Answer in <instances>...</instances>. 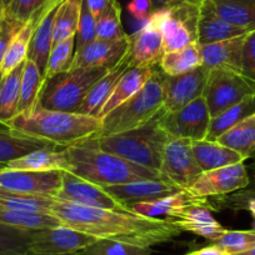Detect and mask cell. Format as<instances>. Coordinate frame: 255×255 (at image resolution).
Masks as SVG:
<instances>
[{"mask_svg":"<svg viewBox=\"0 0 255 255\" xmlns=\"http://www.w3.org/2000/svg\"><path fill=\"white\" fill-rule=\"evenodd\" d=\"M50 214L59 218L65 227L97 239L114 240L138 247L151 248L163 244L183 233L169 219L148 218L123 210L59 203L56 200Z\"/></svg>","mask_w":255,"mask_h":255,"instance_id":"obj_1","label":"cell"},{"mask_svg":"<svg viewBox=\"0 0 255 255\" xmlns=\"http://www.w3.org/2000/svg\"><path fill=\"white\" fill-rule=\"evenodd\" d=\"M10 1H11V0H1V3L4 4V6H5V9H6V6H8L9 4H10Z\"/></svg>","mask_w":255,"mask_h":255,"instance_id":"obj_56","label":"cell"},{"mask_svg":"<svg viewBox=\"0 0 255 255\" xmlns=\"http://www.w3.org/2000/svg\"><path fill=\"white\" fill-rule=\"evenodd\" d=\"M169 1H170V0H151V3H153L154 5V10L161 8V6H164L166 3H169Z\"/></svg>","mask_w":255,"mask_h":255,"instance_id":"obj_53","label":"cell"},{"mask_svg":"<svg viewBox=\"0 0 255 255\" xmlns=\"http://www.w3.org/2000/svg\"><path fill=\"white\" fill-rule=\"evenodd\" d=\"M95 39H97V19L89 10L87 3L83 0L79 26L75 34V51L80 50Z\"/></svg>","mask_w":255,"mask_h":255,"instance_id":"obj_44","label":"cell"},{"mask_svg":"<svg viewBox=\"0 0 255 255\" xmlns=\"http://www.w3.org/2000/svg\"><path fill=\"white\" fill-rule=\"evenodd\" d=\"M160 173L183 190H188L198 178L202 175L197 159H195L191 140L189 139L170 138L164 148Z\"/></svg>","mask_w":255,"mask_h":255,"instance_id":"obj_10","label":"cell"},{"mask_svg":"<svg viewBox=\"0 0 255 255\" xmlns=\"http://www.w3.org/2000/svg\"><path fill=\"white\" fill-rule=\"evenodd\" d=\"M194 255H229L225 250H223L222 248H219L218 245L212 244L209 247H205L203 249L195 250Z\"/></svg>","mask_w":255,"mask_h":255,"instance_id":"obj_50","label":"cell"},{"mask_svg":"<svg viewBox=\"0 0 255 255\" xmlns=\"http://www.w3.org/2000/svg\"><path fill=\"white\" fill-rule=\"evenodd\" d=\"M75 54V36L53 45L46 65L45 79L55 77L70 69Z\"/></svg>","mask_w":255,"mask_h":255,"instance_id":"obj_39","label":"cell"},{"mask_svg":"<svg viewBox=\"0 0 255 255\" xmlns=\"http://www.w3.org/2000/svg\"><path fill=\"white\" fill-rule=\"evenodd\" d=\"M61 3L51 6L39 19V21L35 25V29L33 31V35H31L30 44H29L28 56H26V59H30L31 61H34L38 65L39 70H40L44 77H45L46 65H48V59L49 55H50V50L53 48L54 18H55L56 10H58L59 5Z\"/></svg>","mask_w":255,"mask_h":255,"instance_id":"obj_24","label":"cell"},{"mask_svg":"<svg viewBox=\"0 0 255 255\" xmlns=\"http://www.w3.org/2000/svg\"><path fill=\"white\" fill-rule=\"evenodd\" d=\"M203 0H170L150 15L163 36L164 53L198 43V20Z\"/></svg>","mask_w":255,"mask_h":255,"instance_id":"obj_7","label":"cell"},{"mask_svg":"<svg viewBox=\"0 0 255 255\" xmlns=\"http://www.w3.org/2000/svg\"><path fill=\"white\" fill-rule=\"evenodd\" d=\"M45 78L39 70L38 65L30 59H25L20 83L18 114L33 110L38 105L39 95L43 89Z\"/></svg>","mask_w":255,"mask_h":255,"instance_id":"obj_35","label":"cell"},{"mask_svg":"<svg viewBox=\"0 0 255 255\" xmlns=\"http://www.w3.org/2000/svg\"><path fill=\"white\" fill-rule=\"evenodd\" d=\"M54 204H55L54 198L18 194V193H10V191L0 189V208H4V209L50 214Z\"/></svg>","mask_w":255,"mask_h":255,"instance_id":"obj_37","label":"cell"},{"mask_svg":"<svg viewBox=\"0 0 255 255\" xmlns=\"http://www.w3.org/2000/svg\"><path fill=\"white\" fill-rule=\"evenodd\" d=\"M1 20H3V18H1V19H0V24H1Z\"/></svg>","mask_w":255,"mask_h":255,"instance_id":"obj_60","label":"cell"},{"mask_svg":"<svg viewBox=\"0 0 255 255\" xmlns=\"http://www.w3.org/2000/svg\"><path fill=\"white\" fill-rule=\"evenodd\" d=\"M213 244L218 245L229 255L245 252L255 244V230H227Z\"/></svg>","mask_w":255,"mask_h":255,"instance_id":"obj_42","label":"cell"},{"mask_svg":"<svg viewBox=\"0 0 255 255\" xmlns=\"http://www.w3.org/2000/svg\"><path fill=\"white\" fill-rule=\"evenodd\" d=\"M249 200H255V188H245L234 191L230 194L213 197V204L219 208H227L233 210H242L243 207Z\"/></svg>","mask_w":255,"mask_h":255,"instance_id":"obj_45","label":"cell"},{"mask_svg":"<svg viewBox=\"0 0 255 255\" xmlns=\"http://www.w3.org/2000/svg\"><path fill=\"white\" fill-rule=\"evenodd\" d=\"M127 8L129 14L139 21H146L154 11L151 0H130Z\"/></svg>","mask_w":255,"mask_h":255,"instance_id":"obj_48","label":"cell"},{"mask_svg":"<svg viewBox=\"0 0 255 255\" xmlns=\"http://www.w3.org/2000/svg\"><path fill=\"white\" fill-rule=\"evenodd\" d=\"M128 58L130 68L158 67L164 55L163 36L153 20L148 19L138 31L129 35Z\"/></svg>","mask_w":255,"mask_h":255,"instance_id":"obj_18","label":"cell"},{"mask_svg":"<svg viewBox=\"0 0 255 255\" xmlns=\"http://www.w3.org/2000/svg\"><path fill=\"white\" fill-rule=\"evenodd\" d=\"M161 112L145 125L133 130L93 139L108 153L122 156L138 165L160 171L164 148L170 139L160 124Z\"/></svg>","mask_w":255,"mask_h":255,"instance_id":"obj_4","label":"cell"},{"mask_svg":"<svg viewBox=\"0 0 255 255\" xmlns=\"http://www.w3.org/2000/svg\"><path fill=\"white\" fill-rule=\"evenodd\" d=\"M107 72L105 68H78L45 79L38 105L43 109L78 113L93 85Z\"/></svg>","mask_w":255,"mask_h":255,"instance_id":"obj_6","label":"cell"},{"mask_svg":"<svg viewBox=\"0 0 255 255\" xmlns=\"http://www.w3.org/2000/svg\"><path fill=\"white\" fill-rule=\"evenodd\" d=\"M191 148L203 171L214 170L223 166L243 163L245 160L239 153L217 140H194L191 141Z\"/></svg>","mask_w":255,"mask_h":255,"instance_id":"obj_27","label":"cell"},{"mask_svg":"<svg viewBox=\"0 0 255 255\" xmlns=\"http://www.w3.org/2000/svg\"><path fill=\"white\" fill-rule=\"evenodd\" d=\"M64 153L67 158L65 171L100 186L164 178L160 171L138 165L103 150L93 138L64 148Z\"/></svg>","mask_w":255,"mask_h":255,"instance_id":"obj_2","label":"cell"},{"mask_svg":"<svg viewBox=\"0 0 255 255\" xmlns=\"http://www.w3.org/2000/svg\"><path fill=\"white\" fill-rule=\"evenodd\" d=\"M54 199L59 203H70L83 207L128 212L103 186L90 183L65 170H63L61 188Z\"/></svg>","mask_w":255,"mask_h":255,"instance_id":"obj_13","label":"cell"},{"mask_svg":"<svg viewBox=\"0 0 255 255\" xmlns=\"http://www.w3.org/2000/svg\"><path fill=\"white\" fill-rule=\"evenodd\" d=\"M217 141L239 153L245 160L255 159V114L230 128Z\"/></svg>","mask_w":255,"mask_h":255,"instance_id":"obj_29","label":"cell"},{"mask_svg":"<svg viewBox=\"0 0 255 255\" xmlns=\"http://www.w3.org/2000/svg\"><path fill=\"white\" fill-rule=\"evenodd\" d=\"M218 15L233 25L255 29V0H210Z\"/></svg>","mask_w":255,"mask_h":255,"instance_id":"obj_30","label":"cell"},{"mask_svg":"<svg viewBox=\"0 0 255 255\" xmlns=\"http://www.w3.org/2000/svg\"><path fill=\"white\" fill-rule=\"evenodd\" d=\"M5 125L68 148L97 135L102 129V119L80 113L43 109L36 105L30 112L16 114Z\"/></svg>","mask_w":255,"mask_h":255,"instance_id":"obj_3","label":"cell"},{"mask_svg":"<svg viewBox=\"0 0 255 255\" xmlns=\"http://www.w3.org/2000/svg\"><path fill=\"white\" fill-rule=\"evenodd\" d=\"M154 68H129V69L123 74V77L120 78L117 87L113 90L112 95L108 98L104 107L100 110L98 118H99V119H103V118L107 117L110 112L117 109L119 105H122L123 103H125L127 100L130 99L131 97H134V95L145 85V83L148 82L149 78L151 77Z\"/></svg>","mask_w":255,"mask_h":255,"instance_id":"obj_25","label":"cell"},{"mask_svg":"<svg viewBox=\"0 0 255 255\" xmlns=\"http://www.w3.org/2000/svg\"><path fill=\"white\" fill-rule=\"evenodd\" d=\"M255 94V83L242 73L229 69H210L203 98L215 118L249 95Z\"/></svg>","mask_w":255,"mask_h":255,"instance_id":"obj_8","label":"cell"},{"mask_svg":"<svg viewBox=\"0 0 255 255\" xmlns=\"http://www.w3.org/2000/svg\"><path fill=\"white\" fill-rule=\"evenodd\" d=\"M249 183L250 179L247 165L243 161L214 170L203 171L202 175L188 190L197 197L208 199L242 190L249 186Z\"/></svg>","mask_w":255,"mask_h":255,"instance_id":"obj_14","label":"cell"},{"mask_svg":"<svg viewBox=\"0 0 255 255\" xmlns=\"http://www.w3.org/2000/svg\"><path fill=\"white\" fill-rule=\"evenodd\" d=\"M235 255H255V244L253 245L252 248H249L248 250H245V252L239 253V254H235Z\"/></svg>","mask_w":255,"mask_h":255,"instance_id":"obj_54","label":"cell"},{"mask_svg":"<svg viewBox=\"0 0 255 255\" xmlns=\"http://www.w3.org/2000/svg\"><path fill=\"white\" fill-rule=\"evenodd\" d=\"M243 209L249 210V212L252 213L253 217L255 218V200H249V202L245 203L244 207H243Z\"/></svg>","mask_w":255,"mask_h":255,"instance_id":"obj_52","label":"cell"},{"mask_svg":"<svg viewBox=\"0 0 255 255\" xmlns=\"http://www.w3.org/2000/svg\"><path fill=\"white\" fill-rule=\"evenodd\" d=\"M24 63L0 80V124H6L18 114Z\"/></svg>","mask_w":255,"mask_h":255,"instance_id":"obj_33","label":"cell"},{"mask_svg":"<svg viewBox=\"0 0 255 255\" xmlns=\"http://www.w3.org/2000/svg\"><path fill=\"white\" fill-rule=\"evenodd\" d=\"M208 75L209 69L204 65L175 77L164 74V112H175L203 97Z\"/></svg>","mask_w":255,"mask_h":255,"instance_id":"obj_15","label":"cell"},{"mask_svg":"<svg viewBox=\"0 0 255 255\" xmlns=\"http://www.w3.org/2000/svg\"><path fill=\"white\" fill-rule=\"evenodd\" d=\"M194 207H209V202L207 198L197 197L189 190H180L160 199L136 203L129 208V212L148 218L166 217V219L173 220L181 213Z\"/></svg>","mask_w":255,"mask_h":255,"instance_id":"obj_19","label":"cell"},{"mask_svg":"<svg viewBox=\"0 0 255 255\" xmlns=\"http://www.w3.org/2000/svg\"><path fill=\"white\" fill-rule=\"evenodd\" d=\"M55 0H11L4 15L20 24H26L40 11L45 10Z\"/></svg>","mask_w":255,"mask_h":255,"instance_id":"obj_43","label":"cell"},{"mask_svg":"<svg viewBox=\"0 0 255 255\" xmlns=\"http://www.w3.org/2000/svg\"><path fill=\"white\" fill-rule=\"evenodd\" d=\"M249 31L240 26L233 25L218 15L210 0H203L198 20V44L215 43L235 36L245 35Z\"/></svg>","mask_w":255,"mask_h":255,"instance_id":"obj_22","label":"cell"},{"mask_svg":"<svg viewBox=\"0 0 255 255\" xmlns=\"http://www.w3.org/2000/svg\"><path fill=\"white\" fill-rule=\"evenodd\" d=\"M63 170L28 171L0 168V189L10 193L55 198L61 188Z\"/></svg>","mask_w":255,"mask_h":255,"instance_id":"obj_11","label":"cell"},{"mask_svg":"<svg viewBox=\"0 0 255 255\" xmlns=\"http://www.w3.org/2000/svg\"><path fill=\"white\" fill-rule=\"evenodd\" d=\"M242 74L255 83V29L244 38L242 56Z\"/></svg>","mask_w":255,"mask_h":255,"instance_id":"obj_46","label":"cell"},{"mask_svg":"<svg viewBox=\"0 0 255 255\" xmlns=\"http://www.w3.org/2000/svg\"><path fill=\"white\" fill-rule=\"evenodd\" d=\"M163 80L164 73L158 65L153 69V74L145 85L134 97L103 118L102 129L93 138H103L133 130L150 122L163 109Z\"/></svg>","mask_w":255,"mask_h":255,"instance_id":"obj_5","label":"cell"},{"mask_svg":"<svg viewBox=\"0 0 255 255\" xmlns=\"http://www.w3.org/2000/svg\"><path fill=\"white\" fill-rule=\"evenodd\" d=\"M0 224H6L25 230L49 229V228L64 225L61 220L54 217L53 214L18 212V210L4 209V208H0Z\"/></svg>","mask_w":255,"mask_h":255,"instance_id":"obj_36","label":"cell"},{"mask_svg":"<svg viewBox=\"0 0 255 255\" xmlns=\"http://www.w3.org/2000/svg\"><path fill=\"white\" fill-rule=\"evenodd\" d=\"M210 117L204 98L200 97L194 102L175 112L165 113L160 115V124L170 138L189 139V140H204L209 131Z\"/></svg>","mask_w":255,"mask_h":255,"instance_id":"obj_9","label":"cell"},{"mask_svg":"<svg viewBox=\"0 0 255 255\" xmlns=\"http://www.w3.org/2000/svg\"><path fill=\"white\" fill-rule=\"evenodd\" d=\"M127 36L122 25V8L119 1H114L97 19V38L117 40Z\"/></svg>","mask_w":255,"mask_h":255,"instance_id":"obj_40","label":"cell"},{"mask_svg":"<svg viewBox=\"0 0 255 255\" xmlns=\"http://www.w3.org/2000/svg\"><path fill=\"white\" fill-rule=\"evenodd\" d=\"M28 255H38V254H31V253H29ZM64 255H80V253H75V254H64Z\"/></svg>","mask_w":255,"mask_h":255,"instance_id":"obj_57","label":"cell"},{"mask_svg":"<svg viewBox=\"0 0 255 255\" xmlns=\"http://www.w3.org/2000/svg\"><path fill=\"white\" fill-rule=\"evenodd\" d=\"M130 39L129 35L117 40L97 38L75 51L70 69L78 68H105L112 69L124 59L129 51Z\"/></svg>","mask_w":255,"mask_h":255,"instance_id":"obj_17","label":"cell"},{"mask_svg":"<svg viewBox=\"0 0 255 255\" xmlns=\"http://www.w3.org/2000/svg\"><path fill=\"white\" fill-rule=\"evenodd\" d=\"M4 166L14 170L28 171H51V170H67V158L64 149L51 150L41 149L33 151L15 160L9 161Z\"/></svg>","mask_w":255,"mask_h":255,"instance_id":"obj_28","label":"cell"},{"mask_svg":"<svg viewBox=\"0 0 255 255\" xmlns=\"http://www.w3.org/2000/svg\"><path fill=\"white\" fill-rule=\"evenodd\" d=\"M129 68H130V63H129V58H128L127 54V55L124 56V59H123L118 65H115L114 68L108 70V72L105 73V75H103V77L93 85V88L89 90L87 97H85L84 102L80 105L78 113L98 118L100 110L104 107L108 98L112 95L113 90L115 89L120 78L123 77V74H124Z\"/></svg>","mask_w":255,"mask_h":255,"instance_id":"obj_23","label":"cell"},{"mask_svg":"<svg viewBox=\"0 0 255 255\" xmlns=\"http://www.w3.org/2000/svg\"><path fill=\"white\" fill-rule=\"evenodd\" d=\"M151 248L125 244L108 239H98L83 250L80 255H151Z\"/></svg>","mask_w":255,"mask_h":255,"instance_id":"obj_41","label":"cell"},{"mask_svg":"<svg viewBox=\"0 0 255 255\" xmlns=\"http://www.w3.org/2000/svg\"><path fill=\"white\" fill-rule=\"evenodd\" d=\"M1 78H3V75H1V73H0V80H1Z\"/></svg>","mask_w":255,"mask_h":255,"instance_id":"obj_59","label":"cell"},{"mask_svg":"<svg viewBox=\"0 0 255 255\" xmlns=\"http://www.w3.org/2000/svg\"><path fill=\"white\" fill-rule=\"evenodd\" d=\"M253 114H255V94L249 95L238 104L233 105L232 108L223 112L222 114L212 118L207 140H217L225 131L229 130L230 128Z\"/></svg>","mask_w":255,"mask_h":255,"instance_id":"obj_32","label":"cell"},{"mask_svg":"<svg viewBox=\"0 0 255 255\" xmlns=\"http://www.w3.org/2000/svg\"><path fill=\"white\" fill-rule=\"evenodd\" d=\"M103 188L128 212H129V208L136 203L160 199V198L169 197V195L183 190L165 178L136 180L130 181V183L118 184V185L103 186Z\"/></svg>","mask_w":255,"mask_h":255,"instance_id":"obj_16","label":"cell"},{"mask_svg":"<svg viewBox=\"0 0 255 255\" xmlns=\"http://www.w3.org/2000/svg\"><path fill=\"white\" fill-rule=\"evenodd\" d=\"M184 255H194V252H191V253H186V254Z\"/></svg>","mask_w":255,"mask_h":255,"instance_id":"obj_58","label":"cell"},{"mask_svg":"<svg viewBox=\"0 0 255 255\" xmlns=\"http://www.w3.org/2000/svg\"><path fill=\"white\" fill-rule=\"evenodd\" d=\"M58 148L59 146L51 141L21 133L5 124H0V164L3 165L33 151L41 149L56 150Z\"/></svg>","mask_w":255,"mask_h":255,"instance_id":"obj_20","label":"cell"},{"mask_svg":"<svg viewBox=\"0 0 255 255\" xmlns=\"http://www.w3.org/2000/svg\"><path fill=\"white\" fill-rule=\"evenodd\" d=\"M245 35L200 45L203 65L209 70L229 69L242 73L243 44Z\"/></svg>","mask_w":255,"mask_h":255,"instance_id":"obj_21","label":"cell"},{"mask_svg":"<svg viewBox=\"0 0 255 255\" xmlns=\"http://www.w3.org/2000/svg\"><path fill=\"white\" fill-rule=\"evenodd\" d=\"M84 1L95 19H98L117 0H84Z\"/></svg>","mask_w":255,"mask_h":255,"instance_id":"obj_49","label":"cell"},{"mask_svg":"<svg viewBox=\"0 0 255 255\" xmlns=\"http://www.w3.org/2000/svg\"><path fill=\"white\" fill-rule=\"evenodd\" d=\"M247 169H248V174H249V179H250L249 188H255V159L249 166H247Z\"/></svg>","mask_w":255,"mask_h":255,"instance_id":"obj_51","label":"cell"},{"mask_svg":"<svg viewBox=\"0 0 255 255\" xmlns=\"http://www.w3.org/2000/svg\"><path fill=\"white\" fill-rule=\"evenodd\" d=\"M4 14H5V6H4V4L1 3V0H0V19L3 18Z\"/></svg>","mask_w":255,"mask_h":255,"instance_id":"obj_55","label":"cell"},{"mask_svg":"<svg viewBox=\"0 0 255 255\" xmlns=\"http://www.w3.org/2000/svg\"><path fill=\"white\" fill-rule=\"evenodd\" d=\"M89 234L61 225L49 229L33 230L30 253L38 255H64L82 253L97 242Z\"/></svg>","mask_w":255,"mask_h":255,"instance_id":"obj_12","label":"cell"},{"mask_svg":"<svg viewBox=\"0 0 255 255\" xmlns=\"http://www.w3.org/2000/svg\"><path fill=\"white\" fill-rule=\"evenodd\" d=\"M171 222L181 232L193 233L210 242H215L225 232V228L214 219L209 207L190 208Z\"/></svg>","mask_w":255,"mask_h":255,"instance_id":"obj_26","label":"cell"},{"mask_svg":"<svg viewBox=\"0 0 255 255\" xmlns=\"http://www.w3.org/2000/svg\"><path fill=\"white\" fill-rule=\"evenodd\" d=\"M33 230L0 224V255H28Z\"/></svg>","mask_w":255,"mask_h":255,"instance_id":"obj_38","label":"cell"},{"mask_svg":"<svg viewBox=\"0 0 255 255\" xmlns=\"http://www.w3.org/2000/svg\"><path fill=\"white\" fill-rule=\"evenodd\" d=\"M83 0H63L54 18L53 45L75 36L79 26Z\"/></svg>","mask_w":255,"mask_h":255,"instance_id":"obj_34","label":"cell"},{"mask_svg":"<svg viewBox=\"0 0 255 255\" xmlns=\"http://www.w3.org/2000/svg\"><path fill=\"white\" fill-rule=\"evenodd\" d=\"M21 28H23V24L5 15L3 16V20L0 24V65L3 63L4 56H5L11 41Z\"/></svg>","mask_w":255,"mask_h":255,"instance_id":"obj_47","label":"cell"},{"mask_svg":"<svg viewBox=\"0 0 255 255\" xmlns=\"http://www.w3.org/2000/svg\"><path fill=\"white\" fill-rule=\"evenodd\" d=\"M202 65L203 59L200 54V45L198 43L190 44L180 50L164 53L159 63L161 72L169 77L184 74Z\"/></svg>","mask_w":255,"mask_h":255,"instance_id":"obj_31","label":"cell"}]
</instances>
